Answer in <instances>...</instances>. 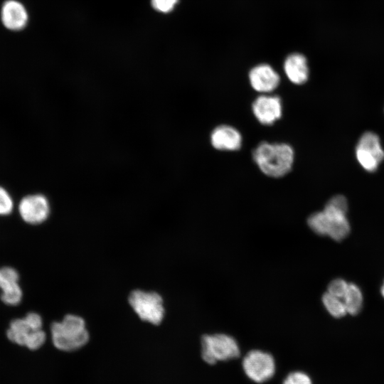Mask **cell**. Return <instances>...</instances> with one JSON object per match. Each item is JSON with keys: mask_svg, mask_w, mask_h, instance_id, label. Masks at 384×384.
<instances>
[{"mask_svg": "<svg viewBox=\"0 0 384 384\" xmlns=\"http://www.w3.org/2000/svg\"><path fill=\"white\" fill-rule=\"evenodd\" d=\"M380 292H381L382 296H383V298H384V282H383V285H382V287H381Z\"/></svg>", "mask_w": 384, "mask_h": 384, "instance_id": "603a6c76", "label": "cell"}, {"mask_svg": "<svg viewBox=\"0 0 384 384\" xmlns=\"http://www.w3.org/2000/svg\"><path fill=\"white\" fill-rule=\"evenodd\" d=\"M284 70L288 79L294 84L302 85L309 78V67L306 58L300 53L287 56L284 63Z\"/></svg>", "mask_w": 384, "mask_h": 384, "instance_id": "5bb4252c", "label": "cell"}, {"mask_svg": "<svg viewBox=\"0 0 384 384\" xmlns=\"http://www.w3.org/2000/svg\"><path fill=\"white\" fill-rule=\"evenodd\" d=\"M347 313L358 314L363 305V294L360 288L353 283H348V289L343 298Z\"/></svg>", "mask_w": 384, "mask_h": 384, "instance_id": "2e32d148", "label": "cell"}, {"mask_svg": "<svg viewBox=\"0 0 384 384\" xmlns=\"http://www.w3.org/2000/svg\"><path fill=\"white\" fill-rule=\"evenodd\" d=\"M356 156L361 166L367 171H375L384 159V151L378 136L372 132H365L359 139L356 147Z\"/></svg>", "mask_w": 384, "mask_h": 384, "instance_id": "52a82bcc", "label": "cell"}, {"mask_svg": "<svg viewBox=\"0 0 384 384\" xmlns=\"http://www.w3.org/2000/svg\"><path fill=\"white\" fill-rule=\"evenodd\" d=\"M18 272L11 267L0 268V289L1 301L9 306L18 305L22 299L23 292L18 284Z\"/></svg>", "mask_w": 384, "mask_h": 384, "instance_id": "30bf717a", "label": "cell"}, {"mask_svg": "<svg viewBox=\"0 0 384 384\" xmlns=\"http://www.w3.org/2000/svg\"><path fill=\"white\" fill-rule=\"evenodd\" d=\"M51 339L54 346L62 351L70 352L83 347L89 341V333L84 319L68 314L61 321L50 326Z\"/></svg>", "mask_w": 384, "mask_h": 384, "instance_id": "3957f363", "label": "cell"}, {"mask_svg": "<svg viewBox=\"0 0 384 384\" xmlns=\"http://www.w3.org/2000/svg\"><path fill=\"white\" fill-rule=\"evenodd\" d=\"M240 350L236 340L225 334L204 335L201 338V356L208 364L226 361L240 356Z\"/></svg>", "mask_w": 384, "mask_h": 384, "instance_id": "277c9868", "label": "cell"}, {"mask_svg": "<svg viewBox=\"0 0 384 384\" xmlns=\"http://www.w3.org/2000/svg\"><path fill=\"white\" fill-rule=\"evenodd\" d=\"M242 142V137L240 132L230 125H219L210 134L212 146L220 151L238 150Z\"/></svg>", "mask_w": 384, "mask_h": 384, "instance_id": "4fadbf2b", "label": "cell"}, {"mask_svg": "<svg viewBox=\"0 0 384 384\" xmlns=\"http://www.w3.org/2000/svg\"><path fill=\"white\" fill-rule=\"evenodd\" d=\"M242 368L251 380L262 383L271 379L275 373L276 365L273 356L261 350H252L243 358Z\"/></svg>", "mask_w": 384, "mask_h": 384, "instance_id": "8992f818", "label": "cell"}, {"mask_svg": "<svg viewBox=\"0 0 384 384\" xmlns=\"http://www.w3.org/2000/svg\"><path fill=\"white\" fill-rule=\"evenodd\" d=\"M252 158L264 174L273 178H279L291 171L294 152L288 144L263 142L254 149Z\"/></svg>", "mask_w": 384, "mask_h": 384, "instance_id": "7a4b0ae2", "label": "cell"}, {"mask_svg": "<svg viewBox=\"0 0 384 384\" xmlns=\"http://www.w3.org/2000/svg\"><path fill=\"white\" fill-rule=\"evenodd\" d=\"M282 384H312V382L307 374L294 371L287 375Z\"/></svg>", "mask_w": 384, "mask_h": 384, "instance_id": "44dd1931", "label": "cell"}, {"mask_svg": "<svg viewBox=\"0 0 384 384\" xmlns=\"http://www.w3.org/2000/svg\"><path fill=\"white\" fill-rule=\"evenodd\" d=\"M46 340V334L41 329L34 330L28 337L25 346L30 350H36L41 347Z\"/></svg>", "mask_w": 384, "mask_h": 384, "instance_id": "ac0fdd59", "label": "cell"}, {"mask_svg": "<svg viewBox=\"0 0 384 384\" xmlns=\"http://www.w3.org/2000/svg\"><path fill=\"white\" fill-rule=\"evenodd\" d=\"M18 210L22 220L31 225L44 222L50 213V204L43 194L34 193L25 196L18 203Z\"/></svg>", "mask_w": 384, "mask_h": 384, "instance_id": "ba28073f", "label": "cell"}, {"mask_svg": "<svg viewBox=\"0 0 384 384\" xmlns=\"http://www.w3.org/2000/svg\"><path fill=\"white\" fill-rule=\"evenodd\" d=\"M252 110L259 122L264 125H271L281 118L282 104L278 96L262 95L254 100Z\"/></svg>", "mask_w": 384, "mask_h": 384, "instance_id": "9c48e42d", "label": "cell"}, {"mask_svg": "<svg viewBox=\"0 0 384 384\" xmlns=\"http://www.w3.org/2000/svg\"><path fill=\"white\" fill-rule=\"evenodd\" d=\"M347 210L346 198L342 195L335 196L327 202L323 210L309 215L307 224L315 233L341 241L350 233Z\"/></svg>", "mask_w": 384, "mask_h": 384, "instance_id": "6da1fadb", "label": "cell"}, {"mask_svg": "<svg viewBox=\"0 0 384 384\" xmlns=\"http://www.w3.org/2000/svg\"><path fill=\"white\" fill-rule=\"evenodd\" d=\"M129 303L142 320L154 325L161 323L165 310L163 299L158 293L134 290L129 296Z\"/></svg>", "mask_w": 384, "mask_h": 384, "instance_id": "5b68a950", "label": "cell"}, {"mask_svg": "<svg viewBox=\"0 0 384 384\" xmlns=\"http://www.w3.org/2000/svg\"><path fill=\"white\" fill-rule=\"evenodd\" d=\"M1 19L7 29L17 31L26 26L28 15L25 6L20 1L7 0L1 6Z\"/></svg>", "mask_w": 384, "mask_h": 384, "instance_id": "7c38bea8", "label": "cell"}, {"mask_svg": "<svg viewBox=\"0 0 384 384\" xmlns=\"http://www.w3.org/2000/svg\"><path fill=\"white\" fill-rule=\"evenodd\" d=\"M14 209V201L6 188L0 186V215H8Z\"/></svg>", "mask_w": 384, "mask_h": 384, "instance_id": "d6986e66", "label": "cell"}, {"mask_svg": "<svg viewBox=\"0 0 384 384\" xmlns=\"http://www.w3.org/2000/svg\"><path fill=\"white\" fill-rule=\"evenodd\" d=\"M178 0H151L152 7L161 13L171 12L178 3Z\"/></svg>", "mask_w": 384, "mask_h": 384, "instance_id": "7402d4cb", "label": "cell"}, {"mask_svg": "<svg viewBox=\"0 0 384 384\" xmlns=\"http://www.w3.org/2000/svg\"><path fill=\"white\" fill-rule=\"evenodd\" d=\"M321 300L325 309L332 316L341 318L348 314L343 299L328 292L323 294Z\"/></svg>", "mask_w": 384, "mask_h": 384, "instance_id": "e0dca14e", "label": "cell"}, {"mask_svg": "<svg viewBox=\"0 0 384 384\" xmlns=\"http://www.w3.org/2000/svg\"><path fill=\"white\" fill-rule=\"evenodd\" d=\"M34 330L37 329H33L25 317L16 319L11 321L6 331V336L11 341L20 346H25L28 337Z\"/></svg>", "mask_w": 384, "mask_h": 384, "instance_id": "9a60e30c", "label": "cell"}, {"mask_svg": "<svg viewBox=\"0 0 384 384\" xmlns=\"http://www.w3.org/2000/svg\"><path fill=\"white\" fill-rule=\"evenodd\" d=\"M249 80L255 90L268 93L278 87L280 78L278 73L270 65L261 64L254 67L250 71Z\"/></svg>", "mask_w": 384, "mask_h": 384, "instance_id": "8fae6325", "label": "cell"}, {"mask_svg": "<svg viewBox=\"0 0 384 384\" xmlns=\"http://www.w3.org/2000/svg\"><path fill=\"white\" fill-rule=\"evenodd\" d=\"M348 283L343 279L337 278L333 279L328 285L327 292L331 294L343 299Z\"/></svg>", "mask_w": 384, "mask_h": 384, "instance_id": "ffe728a7", "label": "cell"}]
</instances>
